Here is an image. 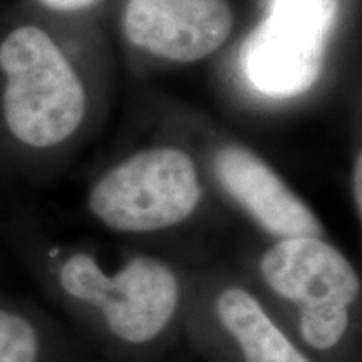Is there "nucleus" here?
I'll list each match as a JSON object with an SVG mask.
<instances>
[{
	"label": "nucleus",
	"instance_id": "1",
	"mask_svg": "<svg viewBox=\"0 0 362 362\" xmlns=\"http://www.w3.org/2000/svg\"><path fill=\"white\" fill-rule=\"evenodd\" d=\"M6 76L2 111L17 141L49 149L78 133L88 112V94L62 47L37 25H19L0 42Z\"/></svg>",
	"mask_w": 362,
	"mask_h": 362
},
{
	"label": "nucleus",
	"instance_id": "2",
	"mask_svg": "<svg viewBox=\"0 0 362 362\" xmlns=\"http://www.w3.org/2000/svg\"><path fill=\"white\" fill-rule=\"evenodd\" d=\"M203 198L194 158L176 144H156L111 166L93 185L88 206L107 228L149 233L183 223Z\"/></svg>",
	"mask_w": 362,
	"mask_h": 362
},
{
	"label": "nucleus",
	"instance_id": "3",
	"mask_svg": "<svg viewBox=\"0 0 362 362\" xmlns=\"http://www.w3.org/2000/svg\"><path fill=\"white\" fill-rule=\"evenodd\" d=\"M339 17V0H270L240 51L243 78L262 96L292 99L317 84Z\"/></svg>",
	"mask_w": 362,
	"mask_h": 362
},
{
	"label": "nucleus",
	"instance_id": "4",
	"mask_svg": "<svg viewBox=\"0 0 362 362\" xmlns=\"http://www.w3.org/2000/svg\"><path fill=\"white\" fill-rule=\"evenodd\" d=\"M260 274L277 296L300 307V334L314 349H330L349 324L361 292L349 260L322 237L284 238L260 259Z\"/></svg>",
	"mask_w": 362,
	"mask_h": 362
},
{
	"label": "nucleus",
	"instance_id": "5",
	"mask_svg": "<svg viewBox=\"0 0 362 362\" xmlns=\"http://www.w3.org/2000/svg\"><path fill=\"white\" fill-rule=\"evenodd\" d=\"M67 296L98 307L116 337L149 342L165 330L180 302L175 272L155 257H134L116 274H106L88 253H74L59 269Z\"/></svg>",
	"mask_w": 362,
	"mask_h": 362
},
{
	"label": "nucleus",
	"instance_id": "6",
	"mask_svg": "<svg viewBox=\"0 0 362 362\" xmlns=\"http://www.w3.org/2000/svg\"><path fill=\"white\" fill-rule=\"evenodd\" d=\"M123 34L139 52L158 61L193 64L228 42L235 27L226 0H128Z\"/></svg>",
	"mask_w": 362,
	"mask_h": 362
},
{
	"label": "nucleus",
	"instance_id": "7",
	"mask_svg": "<svg viewBox=\"0 0 362 362\" xmlns=\"http://www.w3.org/2000/svg\"><path fill=\"white\" fill-rule=\"evenodd\" d=\"M220 187L265 232L279 240L322 237L324 228L312 208L259 153L226 143L211 158Z\"/></svg>",
	"mask_w": 362,
	"mask_h": 362
},
{
	"label": "nucleus",
	"instance_id": "8",
	"mask_svg": "<svg viewBox=\"0 0 362 362\" xmlns=\"http://www.w3.org/2000/svg\"><path fill=\"white\" fill-rule=\"evenodd\" d=\"M216 314L237 339L247 362H310L245 288H225L216 298Z\"/></svg>",
	"mask_w": 362,
	"mask_h": 362
},
{
	"label": "nucleus",
	"instance_id": "9",
	"mask_svg": "<svg viewBox=\"0 0 362 362\" xmlns=\"http://www.w3.org/2000/svg\"><path fill=\"white\" fill-rule=\"evenodd\" d=\"M37 330L24 315L0 310V362H37Z\"/></svg>",
	"mask_w": 362,
	"mask_h": 362
},
{
	"label": "nucleus",
	"instance_id": "10",
	"mask_svg": "<svg viewBox=\"0 0 362 362\" xmlns=\"http://www.w3.org/2000/svg\"><path fill=\"white\" fill-rule=\"evenodd\" d=\"M352 197H354L357 214L362 220V149L356 156L354 166H352Z\"/></svg>",
	"mask_w": 362,
	"mask_h": 362
},
{
	"label": "nucleus",
	"instance_id": "11",
	"mask_svg": "<svg viewBox=\"0 0 362 362\" xmlns=\"http://www.w3.org/2000/svg\"><path fill=\"white\" fill-rule=\"evenodd\" d=\"M44 6L54 8V11H81V8H86L93 6L98 0H40Z\"/></svg>",
	"mask_w": 362,
	"mask_h": 362
}]
</instances>
